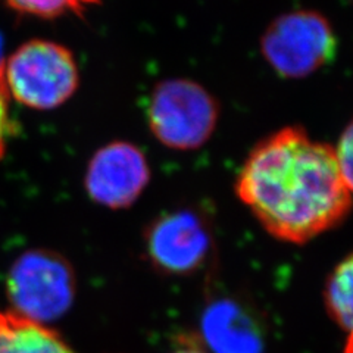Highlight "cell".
Returning <instances> with one entry per match:
<instances>
[{
	"label": "cell",
	"mask_w": 353,
	"mask_h": 353,
	"mask_svg": "<svg viewBox=\"0 0 353 353\" xmlns=\"http://www.w3.org/2000/svg\"><path fill=\"white\" fill-rule=\"evenodd\" d=\"M236 193L272 237L293 245L340 224L352 201L334 148L299 127L275 131L250 150Z\"/></svg>",
	"instance_id": "1"
},
{
	"label": "cell",
	"mask_w": 353,
	"mask_h": 353,
	"mask_svg": "<svg viewBox=\"0 0 353 353\" xmlns=\"http://www.w3.org/2000/svg\"><path fill=\"white\" fill-rule=\"evenodd\" d=\"M2 79L10 99L36 110L62 106L80 85L74 53L50 40H30L5 59Z\"/></svg>",
	"instance_id": "2"
},
{
	"label": "cell",
	"mask_w": 353,
	"mask_h": 353,
	"mask_svg": "<svg viewBox=\"0 0 353 353\" xmlns=\"http://www.w3.org/2000/svg\"><path fill=\"white\" fill-rule=\"evenodd\" d=\"M6 287L14 312L43 325L68 312L75 297L70 262L44 249L22 253L10 267Z\"/></svg>",
	"instance_id": "3"
},
{
	"label": "cell",
	"mask_w": 353,
	"mask_h": 353,
	"mask_svg": "<svg viewBox=\"0 0 353 353\" xmlns=\"http://www.w3.org/2000/svg\"><path fill=\"white\" fill-rule=\"evenodd\" d=\"M218 114L214 96L190 80H168L158 84L148 108L153 136L175 150L203 146L216 127Z\"/></svg>",
	"instance_id": "4"
},
{
	"label": "cell",
	"mask_w": 353,
	"mask_h": 353,
	"mask_svg": "<svg viewBox=\"0 0 353 353\" xmlns=\"http://www.w3.org/2000/svg\"><path fill=\"white\" fill-rule=\"evenodd\" d=\"M336 49L334 32L316 12L297 10L280 17L261 41L263 58L287 79H301L328 62Z\"/></svg>",
	"instance_id": "5"
},
{
	"label": "cell",
	"mask_w": 353,
	"mask_h": 353,
	"mask_svg": "<svg viewBox=\"0 0 353 353\" xmlns=\"http://www.w3.org/2000/svg\"><path fill=\"white\" fill-rule=\"evenodd\" d=\"M149 180L145 153L131 143L112 141L99 149L88 162L84 187L93 202L123 209L137 201Z\"/></svg>",
	"instance_id": "6"
},
{
	"label": "cell",
	"mask_w": 353,
	"mask_h": 353,
	"mask_svg": "<svg viewBox=\"0 0 353 353\" xmlns=\"http://www.w3.org/2000/svg\"><path fill=\"white\" fill-rule=\"evenodd\" d=\"M211 246V231L193 211L163 214L146 234V249L154 267L174 275L196 272L208 259Z\"/></svg>",
	"instance_id": "7"
},
{
	"label": "cell",
	"mask_w": 353,
	"mask_h": 353,
	"mask_svg": "<svg viewBox=\"0 0 353 353\" xmlns=\"http://www.w3.org/2000/svg\"><path fill=\"white\" fill-rule=\"evenodd\" d=\"M202 337L212 353H262L263 334L258 319L241 303L221 299L202 316Z\"/></svg>",
	"instance_id": "8"
},
{
	"label": "cell",
	"mask_w": 353,
	"mask_h": 353,
	"mask_svg": "<svg viewBox=\"0 0 353 353\" xmlns=\"http://www.w3.org/2000/svg\"><path fill=\"white\" fill-rule=\"evenodd\" d=\"M0 353H77L46 325L0 311Z\"/></svg>",
	"instance_id": "9"
},
{
	"label": "cell",
	"mask_w": 353,
	"mask_h": 353,
	"mask_svg": "<svg viewBox=\"0 0 353 353\" xmlns=\"http://www.w3.org/2000/svg\"><path fill=\"white\" fill-rule=\"evenodd\" d=\"M352 287H353V268L352 258L347 256L341 261L330 274L325 284V306L330 316L336 324L350 333L352 330Z\"/></svg>",
	"instance_id": "10"
},
{
	"label": "cell",
	"mask_w": 353,
	"mask_h": 353,
	"mask_svg": "<svg viewBox=\"0 0 353 353\" xmlns=\"http://www.w3.org/2000/svg\"><path fill=\"white\" fill-rule=\"evenodd\" d=\"M2 2L17 14L53 19L65 15L84 17L88 10L101 5L102 0H2Z\"/></svg>",
	"instance_id": "11"
},
{
	"label": "cell",
	"mask_w": 353,
	"mask_h": 353,
	"mask_svg": "<svg viewBox=\"0 0 353 353\" xmlns=\"http://www.w3.org/2000/svg\"><path fill=\"white\" fill-rule=\"evenodd\" d=\"M9 94L5 87L2 72H0V159L3 158V154L8 148V141L12 137L15 132L14 121L10 117L9 109Z\"/></svg>",
	"instance_id": "12"
},
{
	"label": "cell",
	"mask_w": 353,
	"mask_h": 353,
	"mask_svg": "<svg viewBox=\"0 0 353 353\" xmlns=\"http://www.w3.org/2000/svg\"><path fill=\"white\" fill-rule=\"evenodd\" d=\"M352 145H353V140H352V125H347L346 130L343 131V134L340 136L339 143L334 148V157H336V162H337V167L343 175V179L346 180L347 184L352 185Z\"/></svg>",
	"instance_id": "13"
},
{
	"label": "cell",
	"mask_w": 353,
	"mask_h": 353,
	"mask_svg": "<svg viewBox=\"0 0 353 353\" xmlns=\"http://www.w3.org/2000/svg\"><path fill=\"white\" fill-rule=\"evenodd\" d=\"M171 353H208L197 341H181Z\"/></svg>",
	"instance_id": "14"
},
{
	"label": "cell",
	"mask_w": 353,
	"mask_h": 353,
	"mask_svg": "<svg viewBox=\"0 0 353 353\" xmlns=\"http://www.w3.org/2000/svg\"><path fill=\"white\" fill-rule=\"evenodd\" d=\"M3 63H5V57H3V39H2V36H0V72H2Z\"/></svg>",
	"instance_id": "15"
}]
</instances>
